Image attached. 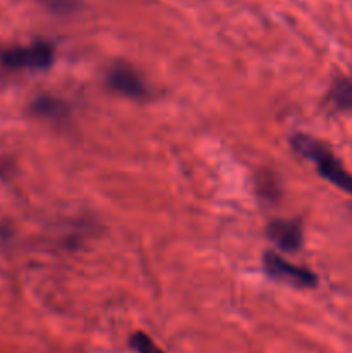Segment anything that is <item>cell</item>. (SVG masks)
Instances as JSON below:
<instances>
[{
	"mask_svg": "<svg viewBox=\"0 0 352 353\" xmlns=\"http://www.w3.org/2000/svg\"><path fill=\"white\" fill-rule=\"evenodd\" d=\"M292 148L297 154L302 155L304 159L313 161L316 164L317 172L326 181H330L331 185L352 195V174L345 171L342 162L331 154L330 148H326L321 141L314 140L307 134H295L292 138Z\"/></svg>",
	"mask_w": 352,
	"mask_h": 353,
	"instance_id": "1",
	"label": "cell"
},
{
	"mask_svg": "<svg viewBox=\"0 0 352 353\" xmlns=\"http://www.w3.org/2000/svg\"><path fill=\"white\" fill-rule=\"evenodd\" d=\"M55 48L48 41L0 50V65L10 71H43L54 64Z\"/></svg>",
	"mask_w": 352,
	"mask_h": 353,
	"instance_id": "2",
	"label": "cell"
},
{
	"mask_svg": "<svg viewBox=\"0 0 352 353\" xmlns=\"http://www.w3.org/2000/svg\"><path fill=\"white\" fill-rule=\"evenodd\" d=\"M262 268L266 274L275 281L286 283L297 288H314L317 285V278L313 271L283 261L275 252H266L262 255Z\"/></svg>",
	"mask_w": 352,
	"mask_h": 353,
	"instance_id": "3",
	"label": "cell"
},
{
	"mask_svg": "<svg viewBox=\"0 0 352 353\" xmlns=\"http://www.w3.org/2000/svg\"><path fill=\"white\" fill-rule=\"evenodd\" d=\"M106 83L113 92L133 100H145L150 95V90L145 85L144 78L128 64H116L109 69Z\"/></svg>",
	"mask_w": 352,
	"mask_h": 353,
	"instance_id": "4",
	"label": "cell"
},
{
	"mask_svg": "<svg viewBox=\"0 0 352 353\" xmlns=\"http://www.w3.org/2000/svg\"><path fill=\"white\" fill-rule=\"evenodd\" d=\"M266 236L283 252H297L304 241L302 223L299 219L271 221L266 230Z\"/></svg>",
	"mask_w": 352,
	"mask_h": 353,
	"instance_id": "5",
	"label": "cell"
},
{
	"mask_svg": "<svg viewBox=\"0 0 352 353\" xmlns=\"http://www.w3.org/2000/svg\"><path fill=\"white\" fill-rule=\"evenodd\" d=\"M324 100L331 110H337V112L352 110V74L335 79Z\"/></svg>",
	"mask_w": 352,
	"mask_h": 353,
	"instance_id": "6",
	"label": "cell"
},
{
	"mask_svg": "<svg viewBox=\"0 0 352 353\" xmlns=\"http://www.w3.org/2000/svg\"><path fill=\"white\" fill-rule=\"evenodd\" d=\"M31 112L43 119L54 121V123H62L68 119L69 107L64 100L57 99L52 95H40L31 103Z\"/></svg>",
	"mask_w": 352,
	"mask_h": 353,
	"instance_id": "7",
	"label": "cell"
},
{
	"mask_svg": "<svg viewBox=\"0 0 352 353\" xmlns=\"http://www.w3.org/2000/svg\"><path fill=\"white\" fill-rule=\"evenodd\" d=\"M130 347L137 353H164L145 333H135L130 338Z\"/></svg>",
	"mask_w": 352,
	"mask_h": 353,
	"instance_id": "8",
	"label": "cell"
},
{
	"mask_svg": "<svg viewBox=\"0 0 352 353\" xmlns=\"http://www.w3.org/2000/svg\"><path fill=\"white\" fill-rule=\"evenodd\" d=\"M257 190H259V195H261L262 199L275 200L276 196L280 195V190H278V186H276V179L273 174L261 176V178H259Z\"/></svg>",
	"mask_w": 352,
	"mask_h": 353,
	"instance_id": "9",
	"label": "cell"
},
{
	"mask_svg": "<svg viewBox=\"0 0 352 353\" xmlns=\"http://www.w3.org/2000/svg\"><path fill=\"white\" fill-rule=\"evenodd\" d=\"M55 14H69L78 9L79 0H38Z\"/></svg>",
	"mask_w": 352,
	"mask_h": 353,
	"instance_id": "10",
	"label": "cell"
},
{
	"mask_svg": "<svg viewBox=\"0 0 352 353\" xmlns=\"http://www.w3.org/2000/svg\"><path fill=\"white\" fill-rule=\"evenodd\" d=\"M12 174V164L0 155V183L7 181Z\"/></svg>",
	"mask_w": 352,
	"mask_h": 353,
	"instance_id": "11",
	"label": "cell"
}]
</instances>
